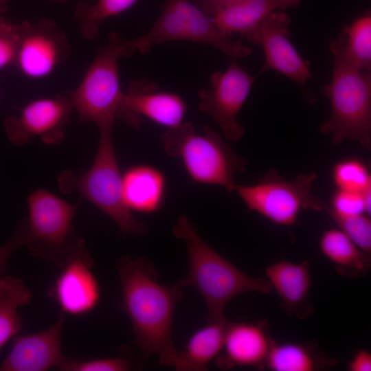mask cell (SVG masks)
Masks as SVG:
<instances>
[{"label": "cell", "instance_id": "31", "mask_svg": "<svg viewBox=\"0 0 371 371\" xmlns=\"http://www.w3.org/2000/svg\"><path fill=\"white\" fill-rule=\"evenodd\" d=\"M21 39V23L0 17V70L14 65Z\"/></svg>", "mask_w": 371, "mask_h": 371}, {"label": "cell", "instance_id": "24", "mask_svg": "<svg viewBox=\"0 0 371 371\" xmlns=\"http://www.w3.org/2000/svg\"><path fill=\"white\" fill-rule=\"evenodd\" d=\"M32 296L23 280L12 276L0 278V348L21 330L22 319L18 310L29 304Z\"/></svg>", "mask_w": 371, "mask_h": 371}, {"label": "cell", "instance_id": "17", "mask_svg": "<svg viewBox=\"0 0 371 371\" xmlns=\"http://www.w3.org/2000/svg\"><path fill=\"white\" fill-rule=\"evenodd\" d=\"M90 253L76 258L66 265L49 291L61 311L82 315L93 310L100 299L98 281L91 271Z\"/></svg>", "mask_w": 371, "mask_h": 371}, {"label": "cell", "instance_id": "10", "mask_svg": "<svg viewBox=\"0 0 371 371\" xmlns=\"http://www.w3.org/2000/svg\"><path fill=\"white\" fill-rule=\"evenodd\" d=\"M256 77L236 61H231L224 71L210 76V86L198 93L199 109L210 115L228 140L236 142L245 133L238 115L251 90Z\"/></svg>", "mask_w": 371, "mask_h": 371}, {"label": "cell", "instance_id": "13", "mask_svg": "<svg viewBox=\"0 0 371 371\" xmlns=\"http://www.w3.org/2000/svg\"><path fill=\"white\" fill-rule=\"evenodd\" d=\"M73 110L67 95L34 100L24 106L19 115L5 119V133L10 142L16 146L34 137L47 144H60L65 139V128Z\"/></svg>", "mask_w": 371, "mask_h": 371}, {"label": "cell", "instance_id": "15", "mask_svg": "<svg viewBox=\"0 0 371 371\" xmlns=\"http://www.w3.org/2000/svg\"><path fill=\"white\" fill-rule=\"evenodd\" d=\"M65 319V313L61 311L49 328L14 337L10 353L0 365V371L63 370L71 359L61 350Z\"/></svg>", "mask_w": 371, "mask_h": 371}, {"label": "cell", "instance_id": "1", "mask_svg": "<svg viewBox=\"0 0 371 371\" xmlns=\"http://www.w3.org/2000/svg\"><path fill=\"white\" fill-rule=\"evenodd\" d=\"M122 285L120 308L128 317L143 359L157 356L160 364L174 366L178 355L172 339L175 310L182 288L158 282L155 265L143 257L124 256L117 263Z\"/></svg>", "mask_w": 371, "mask_h": 371}, {"label": "cell", "instance_id": "23", "mask_svg": "<svg viewBox=\"0 0 371 371\" xmlns=\"http://www.w3.org/2000/svg\"><path fill=\"white\" fill-rule=\"evenodd\" d=\"M319 245L322 253L341 276L357 278L365 276L370 269V255L362 251L339 228L325 230L319 238Z\"/></svg>", "mask_w": 371, "mask_h": 371}, {"label": "cell", "instance_id": "30", "mask_svg": "<svg viewBox=\"0 0 371 371\" xmlns=\"http://www.w3.org/2000/svg\"><path fill=\"white\" fill-rule=\"evenodd\" d=\"M337 225L362 251L371 254V220L370 216H339L330 212H326Z\"/></svg>", "mask_w": 371, "mask_h": 371}, {"label": "cell", "instance_id": "28", "mask_svg": "<svg viewBox=\"0 0 371 371\" xmlns=\"http://www.w3.org/2000/svg\"><path fill=\"white\" fill-rule=\"evenodd\" d=\"M371 188L363 192L336 189L325 212L349 216L361 214L370 216Z\"/></svg>", "mask_w": 371, "mask_h": 371}, {"label": "cell", "instance_id": "8", "mask_svg": "<svg viewBox=\"0 0 371 371\" xmlns=\"http://www.w3.org/2000/svg\"><path fill=\"white\" fill-rule=\"evenodd\" d=\"M168 41H191L210 45L233 58L250 56L253 51L225 36L212 17L189 0H166L152 28L145 34L128 40L130 55L145 54L154 45Z\"/></svg>", "mask_w": 371, "mask_h": 371}, {"label": "cell", "instance_id": "27", "mask_svg": "<svg viewBox=\"0 0 371 371\" xmlns=\"http://www.w3.org/2000/svg\"><path fill=\"white\" fill-rule=\"evenodd\" d=\"M332 178L336 189L363 192L371 188V174L367 164L356 157H348L335 163Z\"/></svg>", "mask_w": 371, "mask_h": 371}, {"label": "cell", "instance_id": "11", "mask_svg": "<svg viewBox=\"0 0 371 371\" xmlns=\"http://www.w3.org/2000/svg\"><path fill=\"white\" fill-rule=\"evenodd\" d=\"M71 47L67 35L52 19L21 23V39L15 66L25 77L40 80L65 61Z\"/></svg>", "mask_w": 371, "mask_h": 371}, {"label": "cell", "instance_id": "34", "mask_svg": "<svg viewBox=\"0 0 371 371\" xmlns=\"http://www.w3.org/2000/svg\"><path fill=\"white\" fill-rule=\"evenodd\" d=\"M238 0H195L196 5L204 12L212 16L222 8Z\"/></svg>", "mask_w": 371, "mask_h": 371}, {"label": "cell", "instance_id": "32", "mask_svg": "<svg viewBox=\"0 0 371 371\" xmlns=\"http://www.w3.org/2000/svg\"><path fill=\"white\" fill-rule=\"evenodd\" d=\"M29 238L27 218L21 219L10 240L0 247V276L6 270L12 254L19 248L26 246Z\"/></svg>", "mask_w": 371, "mask_h": 371}, {"label": "cell", "instance_id": "25", "mask_svg": "<svg viewBox=\"0 0 371 371\" xmlns=\"http://www.w3.org/2000/svg\"><path fill=\"white\" fill-rule=\"evenodd\" d=\"M346 58L361 71L371 69V14L366 12L345 26L335 38Z\"/></svg>", "mask_w": 371, "mask_h": 371}, {"label": "cell", "instance_id": "19", "mask_svg": "<svg viewBox=\"0 0 371 371\" xmlns=\"http://www.w3.org/2000/svg\"><path fill=\"white\" fill-rule=\"evenodd\" d=\"M123 197L131 211L153 214L162 207L166 192V181L159 169L146 164L128 168L122 175Z\"/></svg>", "mask_w": 371, "mask_h": 371}, {"label": "cell", "instance_id": "18", "mask_svg": "<svg viewBox=\"0 0 371 371\" xmlns=\"http://www.w3.org/2000/svg\"><path fill=\"white\" fill-rule=\"evenodd\" d=\"M264 272L289 315L304 319L314 313L310 297L312 280L308 260H281L265 267Z\"/></svg>", "mask_w": 371, "mask_h": 371}, {"label": "cell", "instance_id": "4", "mask_svg": "<svg viewBox=\"0 0 371 371\" xmlns=\"http://www.w3.org/2000/svg\"><path fill=\"white\" fill-rule=\"evenodd\" d=\"M95 159L91 167L79 173L67 169L58 177V185L65 194L78 193L96 206L126 235L139 236L146 225L137 221L123 197L122 175L115 151L113 130L101 131Z\"/></svg>", "mask_w": 371, "mask_h": 371}, {"label": "cell", "instance_id": "36", "mask_svg": "<svg viewBox=\"0 0 371 371\" xmlns=\"http://www.w3.org/2000/svg\"><path fill=\"white\" fill-rule=\"evenodd\" d=\"M52 1L58 3H60V4H65L68 1V0H52Z\"/></svg>", "mask_w": 371, "mask_h": 371}, {"label": "cell", "instance_id": "20", "mask_svg": "<svg viewBox=\"0 0 371 371\" xmlns=\"http://www.w3.org/2000/svg\"><path fill=\"white\" fill-rule=\"evenodd\" d=\"M300 3L301 0H238L222 8L212 17L225 36L231 37L234 33L245 36L273 12L295 8Z\"/></svg>", "mask_w": 371, "mask_h": 371}, {"label": "cell", "instance_id": "26", "mask_svg": "<svg viewBox=\"0 0 371 371\" xmlns=\"http://www.w3.org/2000/svg\"><path fill=\"white\" fill-rule=\"evenodd\" d=\"M137 0H98L95 3H79L74 18L80 32L87 40L98 37L100 27L106 19L119 15L131 8Z\"/></svg>", "mask_w": 371, "mask_h": 371}, {"label": "cell", "instance_id": "22", "mask_svg": "<svg viewBox=\"0 0 371 371\" xmlns=\"http://www.w3.org/2000/svg\"><path fill=\"white\" fill-rule=\"evenodd\" d=\"M337 361L319 349L317 341L275 343L265 368L273 371H318L327 370Z\"/></svg>", "mask_w": 371, "mask_h": 371}, {"label": "cell", "instance_id": "9", "mask_svg": "<svg viewBox=\"0 0 371 371\" xmlns=\"http://www.w3.org/2000/svg\"><path fill=\"white\" fill-rule=\"evenodd\" d=\"M318 175H298L285 179L276 169L269 170L256 183L236 185L235 192L247 208L280 226H291L302 210L324 212L328 204L313 192Z\"/></svg>", "mask_w": 371, "mask_h": 371}, {"label": "cell", "instance_id": "5", "mask_svg": "<svg viewBox=\"0 0 371 371\" xmlns=\"http://www.w3.org/2000/svg\"><path fill=\"white\" fill-rule=\"evenodd\" d=\"M162 141L166 153L180 159L196 183L221 186L232 192L236 185L235 175L246 170V159L210 126L198 133L191 122H183L168 128Z\"/></svg>", "mask_w": 371, "mask_h": 371}, {"label": "cell", "instance_id": "33", "mask_svg": "<svg viewBox=\"0 0 371 371\" xmlns=\"http://www.w3.org/2000/svg\"><path fill=\"white\" fill-rule=\"evenodd\" d=\"M347 369L349 371H370V352L365 349H361L356 352L348 362Z\"/></svg>", "mask_w": 371, "mask_h": 371}, {"label": "cell", "instance_id": "16", "mask_svg": "<svg viewBox=\"0 0 371 371\" xmlns=\"http://www.w3.org/2000/svg\"><path fill=\"white\" fill-rule=\"evenodd\" d=\"M276 341L265 319L229 322L223 346L215 363L221 370L236 367L265 368L270 350Z\"/></svg>", "mask_w": 371, "mask_h": 371}, {"label": "cell", "instance_id": "21", "mask_svg": "<svg viewBox=\"0 0 371 371\" xmlns=\"http://www.w3.org/2000/svg\"><path fill=\"white\" fill-rule=\"evenodd\" d=\"M226 317L207 323L195 330L178 351L174 368L178 371H204L222 350L227 327Z\"/></svg>", "mask_w": 371, "mask_h": 371}, {"label": "cell", "instance_id": "12", "mask_svg": "<svg viewBox=\"0 0 371 371\" xmlns=\"http://www.w3.org/2000/svg\"><path fill=\"white\" fill-rule=\"evenodd\" d=\"M291 19L284 10L271 14L256 28L245 35L252 43L259 45L265 55V63L260 74L276 71L297 83L308 100H314L306 86L311 78L310 63L304 60L290 41Z\"/></svg>", "mask_w": 371, "mask_h": 371}, {"label": "cell", "instance_id": "2", "mask_svg": "<svg viewBox=\"0 0 371 371\" xmlns=\"http://www.w3.org/2000/svg\"><path fill=\"white\" fill-rule=\"evenodd\" d=\"M172 233L184 242L189 260L186 276L175 284L181 288L193 286L197 289L207 306V322L225 317L227 304L240 294H268L273 291L266 278L247 274L208 245L187 216L179 217Z\"/></svg>", "mask_w": 371, "mask_h": 371}, {"label": "cell", "instance_id": "6", "mask_svg": "<svg viewBox=\"0 0 371 371\" xmlns=\"http://www.w3.org/2000/svg\"><path fill=\"white\" fill-rule=\"evenodd\" d=\"M128 40L111 33L100 46L81 82L67 93L81 123L93 122L99 131L113 130L118 117L124 91L121 89L118 63L129 57Z\"/></svg>", "mask_w": 371, "mask_h": 371}, {"label": "cell", "instance_id": "29", "mask_svg": "<svg viewBox=\"0 0 371 371\" xmlns=\"http://www.w3.org/2000/svg\"><path fill=\"white\" fill-rule=\"evenodd\" d=\"M120 355L90 360L71 358L63 371H126L141 368L142 362L132 358L129 349L123 348Z\"/></svg>", "mask_w": 371, "mask_h": 371}, {"label": "cell", "instance_id": "14", "mask_svg": "<svg viewBox=\"0 0 371 371\" xmlns=\"http://www.w3.org/2000/svg\"><path fill=\"white\" fill-rule=\"evenodd\" d=\"M187 105L183 98L173 92L160 91L146 79L130 81L124 91L118 117L137 128L142 117L168 128L183 122Z\"/></svg>", "mask_w": 371, "mask_h": 371}, {"label": "cell", "instance_id": "3", "mask_svg": "<svg viewBox=\"0 0 371 371\" xmlns=\"http://www.w3.org/2000/svg\"><path fill=\"white\" fill-rule=\"evenodd\" d=\"M333 55L331 81L322 92L330 100V114L319 127L334 144L346 139L371 147V75L352 65L335 38L329 42Z\"/></svg>", "mask_w": 371, "mask_h": 371}, {"label": "cell", "instance_id": "35", "mask_svg": "<svg viewBox=\"0 0 371 371\" xmlns=\"http://www.w3.org/2000/svg\"><path fill=\"white\" fill-rule=\"evenodd\" d=\"M8 0H0V13L5 12L7 10V3Z\"/></svg>", "mask_w": 371, "mask_h": 371}, {"label": "cell", "instance_id": "7", "mask_svg": "<svg viewBox=\"0 0 371 371\" xmlns=\"http://www.w3.org/2000/svg\"><path fill=\"white\" fill-rule=\"evenodd\" d=\"M29 238L26 246L34 258L63 268L89 251L72 224L77 205L40 188L27 198Z\"/></svg>", "mask_w": 371, "mask_h": 371}]
</instances>
